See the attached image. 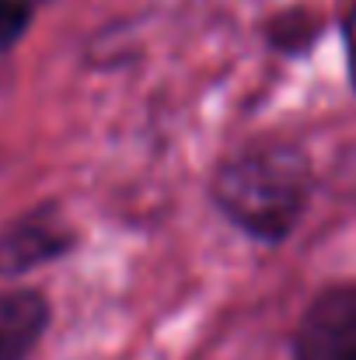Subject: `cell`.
I'll return each mask as SVG.
<instances>
[{
	"label": "cell",
	"mask_w": 356,
	"mask_h": 360,
	"mask_svg": "<svg viewBox=\"0 0 356 360\" xmlns=\"http://www.w3.org/2000/svg\"><path fill=\"white\" fill-rule=\"evenodd\" d=\"M315 193L308 154L286 140H258L217 165L210 200L241 235L279 245L294 235Z\"/></svg>",
	"instance_id": "1"
},
{
	"label": "cell",
	"mask_w": 356,
	"mask_h": 360,
	"mask_svg": "<svg viewBox=\"0 0 356 360\" xmlns=\"http://www.w3.org/2000/svg\"><path fill=\"white\" fill-rule=\"evenodd\" d=\"M77 241V228L56 203L32 207L0 231V276H21L46 262H56L70 255Z\"/></svg>",
	"instance_id": "2"
},
{
	"label": "cell",
	"mask_w": 356,
	"mask_h": 360,
	"mask_svg": "<svg viewBox=\"0 0 356 360\" xmlns=\"http://www.w3.org/2000/svg\"><path fill=\"white\" fill-rule=\"evenodd\" d=\"M294 360H356V283L322 290L294 333Z\"/></svg>",
	"instance_id": "3"
},
{
	"label": "cell",
	"mask_w": 356,
	"mask_h": 360,
	"mask_svg": "<svg viewBox=\"0 0 356 360\" xmlns=\"http://www.w3.org/2000/svg\"><path fill=\"white\" fill-rule=\"evenodd\" d=\"M53 308L32 287L0 290V360H32L49 329Z\"/></svg>",
	"instance_id": "4"
},
{
	"label": "cell",
	"mask_w": 356,
	"mask_h": 360,
	"mask_svg": "<svg viewBox=\"0 0 356 360\" xmlns=\"http://www.w3.org/2000/svg\"><path fill=\"white\" fill-rule=\"evenodd\" d=\"M322 35V18L308 7H286L265 21V42L269 49L283 56H304Z\"/></svg>",
	"instance_id": "5"
},
{
	"label": "cell",
	"mask_w": 356,
	"mask_h": 360,
	"mask_svg": "<svg viewBox=\"0 0 356 360\" xmlns=\"http://www.w3.org/2000/svg\"><path fill=\"white\" fill-rule=\"evenodd\" d=\"M35 0H0V53H11L32 28Z\"/></svg>",
	"instance_id": "6"
},
{
	"label": "cell",
	"mask_w": 356,
	"mask_h": 360,
	"mask_svg": "<svg viewBox=\"0 0 356 360\" xmlns=\"http://www.w3.org/2000/svg\"><path fill=\"white\" fill-rule=\"evenodd\" d=\"M343 35H346V56H350V74H353V84H356V7L346 14Z\"/></svg>",
	"instance_id": "7"
}]
</instances>
